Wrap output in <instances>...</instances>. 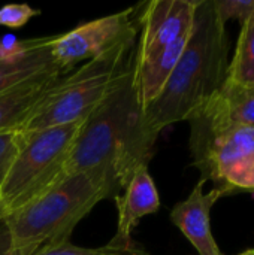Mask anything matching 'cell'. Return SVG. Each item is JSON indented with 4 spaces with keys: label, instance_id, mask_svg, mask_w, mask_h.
<instances>
[{
    "label": "cell",
    "instance_id": "obj_1",
    "mask_svg": "<svg viewBox=\"0 0 254 255\" xmlns=\"http://www.w3.org/2000/svg\"><path fill=\"white\" fill-rule=\"evenodd\" d=\"M154 145L142 127V105L133 84V60L102 103L84 120L64 176L100 172L121 191L136 169L148 166Z\"/></svg>",
    "mask_w": 254,
    "mask_h": 255
},
{
    "label": "cell",
    "instance_id": "obj_2",
    "mask_svg": "<svg viewBox=\"0 0 254 255\" xmlns=\"http://www.w3.org/2000/svg\"><path fill=\"white\" fill-rule=\"evenodd\" d=\"M228 37L214 0H199L184 52L159 96L142 108V127L156 143L168 126L187 121L225 84L228 76Z\"/></svg>",
    "mask_w": 254,
    "mask_h": 255
},
{
    "label": "cell",
    "instance_id": "obj_3",
    "mask_svg": "<svg viewBox=\"0 0 254 255\" xmlns=\"http://www.w3.org/2000/svg\"><path fill=\"white\" fill-rule=\"evenodd\" d=\"M120 194V190L100 172H79L64 176L48 191L6 215L15 250L28 255L40 248L69 242L73 229L93 208Z\"/></svg>",
    "mask_w": 254,
    "mask_h": 255
},
{
    "label": "cell",
    "instance_id": "obj_4",
    "mask_svg": "<svg viewBox=\"0 0 254 255\" xmlns=\"http://www.w3.org/2000/svg\"><path fill=\"white\" fill-rule=\"evenodd\" d=\"M136 37H129L105 54L60 76L34 106L21 131H34L84 121L108 96L133 60Z\"/></svg>",
    "mask_w": 254,
    "mask_h": 255
},
{
    "label": "cell",
    "instance_id": "obj_5",
    "mask_svg": "<svg viewBox=\"0 0 254 255\" xmlns=\"http://www.w3.org/2000/svg\"><path fill=\"white\" fill-rule=\"evenodd\" d=\"M190 151L202 181L228 194L254 190V128L228 123L207 102L189 120Z\"/></svg>",
    "mask_w": 254,
    "mask_h": 255
},
{
    "label": "cell",
    "instance_id": "obj_6",
    "mask_svg": "<svg viewBox=\"0 0 254 255\" xmlns=\"http://www.w3.org/2000/svg\"><path fill=\"white\" fill-rule=\"evenodd\" d=\"M82 123L22 131V145L0 188V202L7 214L30 203L63 179Z\"/></svg>",
    "mask_w": 254,
    "mask_h": 255
},
{
    "label": "cell",
    "instance_id": "obj_7",
    "mask_svg": "<svg viewBox=\"0 0 254 255\" xmlns=\"http://www.w3.org/2000/svg\"><path fill=\"white\" fill-rule=\"evenodd\" d=\"M138 36V22L135 9L126 10L88 21L76 28L54 36L51 43V58L54 66L67 75L78 63L93 60L120 42Z\"/></svg>",
    "mask_w": 254,
    "mask_h": 255
},
{
    "label": "cell",
    "instance_id": "obj_8",
    "mask_svg": "<svg viewBox=\"0 0 254 255\" xmlns=\"http://www.w3.org/2000/svg\"><path fill=\"white\" fill-rule=\"evenodd\" d=\"M199 0H153L136 12L138 46L133 61L139 63L190 34Z\"/></svg>",
    "mask_w": 254,
    "mask_h": 255
},
{
    "label": "cell",
    "instance_id": "obj_9",
    "mask_svg": "<svg viewBox=\"0 0 254 255\" xmlns=\"http://www.w3.org/2000/svg\"><path fill=\"white\" fill-rule=\"evenodd\" d=\"M205 181H199L190 196L177 203L171 212V221L181 230L199 255H223L211 232V208L228 193L219 188L204 193Z\"/></svg>",
    "mask_w": 254,
    "mask_h": 255
},
{
    "label": "cell",
    "instance_id": "obj_10",
    "mask_svg": "<svg viewBox=\"0 0 254 255\" xmlns=\"http://www.w3.org/2000/svg\"><path fill=\"white\" fill-rule=\"evenodd\" d=\"M123 191V194L114 197L118 211V221L117 232L111 239V244L118 247H130L135 244L132 239L135 227L145 215H151L159 211L160 197L148 172V166H141L136 169Z\"/></svg>",
    "mask_w": 254,
    "mask_h": 255
},
{
    "label": "cell",
    "instance_id": "obj_11",
    "mask_svg": "<svg viewBox=\"0 0 254 255\" xmlns=\"http://www.w3.org/2000/svg\"><path fill=\"white\" fill-rule=\"evenodd\" d=\"M54 36L24 40H0V93L49 69H57L51 58Z\"/></svg>",
    "mask_w": 254,
    "mask_h": 255
},
{
    "label": "cell",
    "instance_id": "obj_12",
    "mask_svg": "<svg viewBox=\"0 0 254 255\" xmlns=\"http://www.w3.org/2000/svg\"><path fill=\"white\" fill-rule=\"evenodd\" d=\"M60 76H63V73L58 69H49L1 91L0 133L21 130L34 106Z\"/></svg>",
    "mask_w": 254,
    "mask_h": 255
},
{
    "label": "cell",
    "instance_id": "obj_13",
    "mask_svg": "<svg viewBox=\"0 0 254 255\" xmlns=\"http://www.w3.org/2000/svg\"><path fill=\"white\" fill-rule=\"evenodd\" d=\"M190 34L177 40L175 43L169 45L168 48L162 49L160 52L151 55L144 61H133V84L142 108L153 102L165 87L166 81L169 79L171 73L174 72L178 60L184 52Z\"/></svg>",
    "mask_w": 254,
    "mask_h": 255
},
{
    "label": "cell",
    "instance_id": "obj_14",
    "mask_svg": "<svg viewBox=\"0 0 254 255\" xmlns=\"http://www.w3.org/2000/svg\"><path fill=\"white\" fill-rule=\"evenodd\" d=\"M208 103L228 123L254 128V85L226 79Z\"/></svg>",
    "mask_w": 254,
    "mask_h": 255
},
{
    "label": "cell",
    "instance_id": "obj_15",
    "mask_svg": "<svg viewBox=\"0 0 254 255\" xmlns=\"http://www.w3.org/2000/svg\"><path fill=\"white\" fill-rule=\"evenodd\" d=\"M226 79L254 85V13L241 25L235 55L228 66Z\"/></svg>",
    "mask_w": 254,
    "mask_h": 255
},
{
    "label": "cell",
    "instance_id": "obj_16",
    "mask_svg": "<svg viewBox=\"0 0 254 255\" xmlns=\"http://www.w3.org/2000/svg\"><path fill=\"white\" fill-rule=\"evenodd\" d=\"M24 133L21 130H12L0 133V188L19 152Z\"/></svg>",
    "mask_w": 254,
    "mask_h": 255
},
{
    "label": "cell",
    "instance_id": "obj_17",
    "mask_svg": "<svg viewBox=\"0 0 254 255\" xmlns=\"http://www.w3.org/2000/svg\"><path fill=\"white\" fill-rule=\"evenodd\" d=\"M214 7L222 22L235 18L243 25L254 13V0H214Z\"/></svg>",
    "mask_w": 254,
    "mask_h": 255
},
{
    "label": "cell",
    "instance_id": "obj_18",
    "mask_svg": "<svg viewBox=\"0 0 254 255\" xmlns=\"http://www.w3.org/2000/svg\"><path fill=\"white\" fill-rule=\"evenodd\" d=\"M39 13V9H34L25 3L6 4L0 7V25L9 28H22L31 18L37 16Z\"/></svg>",
    "mask_w": 254,
    "mask_h": 255
},
{
    "label": "cell",
    "instance_id": "obj_19",
    "mask_svg": "<svg viewBox=\"0 0 254 255\" xmlns=\"http://www.w3.org/2000/svg\"><path fill=\"white\" fill-rule=\"evenodd\" d=\"M94 251L96 250L81 248V247H76L70 242H63V244L40 248L33 255H94Z\"/></svg>",
    "mask_w": 254,
    "mask_h": 255
},
{
    "label": "cell",
    "instance_id": "obj_20",
    "mask_svg": "<svg viewBox=\"0 0 254 255\" xmlns=\"http://www.w3.org/2000/svg\"><path fill=\"white\" fill-rule=\"evenodd\" d=\"M94 255H147L144 250H141L136 244L130 247H118L114 244H108L102 248H97Z\"/></svg>",
    "mask_w": 254,
    "mask_h": 255
},
{
    "label": "cell",
    "instance_id": "obj_21",
    "mask_svg": "<svg viewBox=\"0 0 254 255\" xmlns=\"http://www.w3.org/2000/svg\"><path fill=\"white\" fill-rule=\"evenodd\" d=\"M0 255H28L24 251L13 248L9 230L4 223H0Z\"/></svg>",
    "mask_w": 254,
    "mask_h": 255
},
{
    "label": "cell",
    "instance_id": "obj_22",
    "mask_svg": "<svg viewBox=\"0 0 254 255\" xmlns=\"http://www.w3.org/2000/svg\"><path fill=\"white\" fill-rule=\"evenodd\" d=\"M6 215H7V211H6L4 205L0 202V223H3V220L6 218Z\"/></svg>",
    "mask_w": 254,
    "mask_h": 255
},
{
    "label": "cell",
    "instance_id": "obj_23",
    "mask_svg": "<svg viewBox=\"0 0 254 255\" xmlns=\"http://www.w3.org/2000/svg\"><path fill=\"white\" fill-rule=\"evenodd\" d=\"M240 255H254V250H247V251H244L243 254Z\"/></svg>",
    "mask_w": 254,
    "mask_h": 255
}]
</instances>
